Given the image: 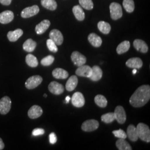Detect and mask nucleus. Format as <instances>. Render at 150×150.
<instances>
[{
  "label": "nucleus",
  "instance_id": "1",
  "mask_svg": "<svg viewBox=\"0 0 150 150\" xmlns=\"http://www.w3.org/2000/svg\"><path fill=\"white\" fill-rule=\"evenodd\" d=\"M150 99V86L148 85L139 87L129 98V103L134 107L144 106Z\"/></svg>",
  "mask_w": 150,
  "mask_h": 150
},
{
  "label": "nucleus",
  "instance_id": "2",
  "mask_svg": "<svg viewBox=\"0 0 150 150\" xmlns=\"http://www.w3.org/2000/svg\"><path fill=\"white\" fill-rule=\"evenodd\" d=\"M136 129L139 138L146 142H150V130L149 127L145 123H139L137 125Z\"/></svg>",
  "mask_w": 150,
  "mask_h": 150
},
{
  "label": "nucleus",
  "instance_id": "3",
  "mask_svg": "<svg viewBox=\"0 0 150 150\" xmlns=\"http://www.w3.org/2000/svg\"><path fill=\"white\" fill-rule=\"evenodd\" d=\"M110 10L111 17L113 20H117L122 16V7L118 3H111L110 5Z\"/></svg>",
  "mask_w": 150,
  "mask_h": 150
},
{
  "label": "nucleus",
  "instance_id": "4",
  "mask_svg": "<svg viewBox=\"0 0 150 150\" xmlns=\"http://www.w3.org/2000/svg\"><path fill=\"white\" fill-rule=\"evenodd\" d=\"M42 78L39 75L32 76L29 77L25 82V86L28 90H32L39 86L42 82Z\"/></svg>",
  "mask_w": 150,
  "mask_h": 150
},
{
  "label": "nucleus",
  "instance_id": "5",
  "mask_svg": "<svg viewBox=\"0 0 150 150\" xmlns=\"http://www.w3.org/2000/svg\"><path fill=\"white\" fill-rule=\"evenodd\" d=\"M11 100L9 97L5 96L0 100V113L6 115L9 112L11 107Z\"/></svg>",
  "mask_w": 150,
  "mask_h": 150
},
{
  "label": "nucleus",
  "instance_id": "6",
  "mask_svg": "<svg viewBox=\"0 0 150 150\" xmlns=\"http://www.w3.org/2000/svg\"><path fill=\"white\" fill-rule=\"evenodd\" d=\"M99 127V123L96 120H86L82 123L81 129L85 132L93 131L98 129Z\"/></svg>",
  "mask_w": 150,
  "mask_h": 150
},
{
  "label": "nucleus",
  "instance_id": "7",
  "mask_svg": "<svg viewBox=\"0 0 150 150\" xmlns=\"http://www.w3.org/2000/svg\"><path fill=\"white\" fill-rule=\"evenodd\" d=\"M71 102L75 107L78 108L83 107L85 103V97L82 93L80 92H76L72 95L71 98Z\"/></svg>",
  "mask_w": 150,
  "mask_h": 150
},
{
  "label": "nucleus",
  "instance_id": "8",
  "mask_svg": "<svg viewBox=\"0 0 150 150\" xmlns=\"http://www.w3.org/2000/svg\"><path fill=\"white\" fill-rule=\"evenodd\" d=\"M71 59L74 64L78 67L85 64L87 61L86 57L78 51L73 52L71 54Z\"/></svg>",
  "mask_w": 150,
  "mask_h": 150
},
{
  "label": "nucleus",
  "instance_id": "9",
  "mask_svg": "<svg viewBox=\"0 0 150 150\" xmlns=\"http://www.w3.org/2000/svg\"><path fill=\"white\" fill-rule=\"evenodd\" d=\"M114 114L115 116V120H117L118 123L123 124L126 120V112L121 106H118L115 108Z\"/></svg>",
  "mask_w": 150,
  "mask_h": 150
},
{
  "label": "nucleus",
  "instance_id": "10",
  "mask_svg": "<svg viewBox=\"0 0 150 150\" xmlns=\"http://www.w3.org/2000/svg\"><path fill=\"white\" fill-rule=\"evenodd\" d=\"M40 11V8L37 5H33L31 7H26L21 12V16L22 18H27L37 15Z\"/></svg>",
  "mask_w": 150,
  "mask_h": 150
},
{
  "label": "nucleus",
  "instance_id": "11",
  "mask_svg": "<svg viewBox=\"0 0 150 150\" xmlns=\"http://www.w3.org/2000/svg\"><path fill=\"white\" fill-rule=\"evenodd\" d=\"M50 38L57 45H61L64 42V36L59 30L54 29L49 34Z\"/></svg>",
  "mask_w": 150,
  "mask_h": 150
},
{
  "label": "nucleus",
  "instance_id": "12",
  "mask_svg": "<svg viewBox=\"0 0 150 150\" xmlns=\"http://www.w3.org/2000/svg\"><path fill=\"white\" fill-rule=\"evenodd\" d=\"M48 90L54 95H59L64 92V87L62 84L59 82L52 81L48 85Z\"/></svg>",
  "mask_w": 150,
  "mask_h": 150
},
{
  "label": "nucleus",
  "instance_id": "13",
  "mask_svg": "<svg viewBox=\"0 0 150 150\" xmlns=\"http://www.w3.org/2000/svg\"><path fill=\"white\" fill-rule=\"evenodd\" d=\"M76 74L81 77L90 78L92 74V67L88 65H82L76 70Z\"/></svg>",
  "mask_w": 150,
  "mask_h": 150
},
{
  "label": "nucleus",
  "instance_id": "14",
  "mask_svg": "<svg viewBox=\"0 0 150 150\" xmlns=\"http://www.w3.org/2000/svg\"><path fill=\"white\" fill-rule=\"evenodd\" d=\"M42 113L43 110L41 107L38 105H34L29 109L28 116L31 119H35L40 117Z\"/></svg>",
  "mask_w": 150,
  "mask_h": 150
},
{
  "label": "nucleus",
  "instance_id": "15",
  "mask_svg": "<svg viewBox=\"0 0 150 150\" xmlns=\"http://www.w3.org/2000/svg\"><path fill=\"white\" fill-rule=\"evenodd\" d=\"M14 18V14L11 11H5L0 13V23L7 24L11 22Z\"/></svg>",
  "mask_w": 150,
  "mask_h": 150
},
{
  "label": "nucleus",
  "instance_id": "16",
  "mask_svg": "<svg viewBox=\"0 0 150 150\" xmlns=\"http://www.w3.org/2000/svg\"><path fill=\"white\" fill-rule=\"evenodd\" d=\"M134 46L135 49L142 53H146L148 51L149 47L145 41L142 40L136 39L134 41Z\"/></svg>",
  "mask_w": 150,
  "mask_h": 150
},
{
  "label": "nucleus",
  "instance_id": "17",
  "mask_svg": "<svg viewBox=\"0 0 150 150\" xmlns=\"http://www.w3.org/2000/svg\"><path fill=\"white\" fill-rule=\"evenodd\" d=\"M126 64L129 68L140 69L143 65V62L139 57H133L128 59L126 62Z\"/></svg>",
  "mask_w": 150,
  "mask_h": 150
},
{
  "label": "nucleus",
  "instance_id": "18",
  "mask_svg": "<svg viewBox=\"0 0 150 150\" xmlns=\"http://www.w3.org/2000/svg\"><path fill=\"white\" fill-rule=\"evenodd\" d=\"M51 25L50 21L48 20H44L39 23L35 27V31L38 35H41L48 29Z\"/></svg>",
  "mask_w": 150,
  "mask_h": 150
},
{
  "label": "nucleus",
  "instance_id": "19",
  "mask_svg": "<svg viewBox=\"0 0 150 150\" xmlns=\"http://www.w3.org/2000/svg\"><path fill=\"white\" fill-rule=\"evenodd\" d=\"M89 42L95 47H99L102 45V39L95 33H91L88 36Z\"/></svg>",
  "mask_w": 150,
  "mask_h": 150
},
{
  "label": "nucleus",
  "instance_id": "20",
  "mask_svg": "<svg viewBox=\"0 0 150 150\" xmlns=\"http://www.w3.org/2000/svg\"><path fill=\"white\" fill-rule=\"evenodd\" d=\"M127 136L131 141L135 142L139 139V136L137 134L136 127L133 125H129L127 129Z\"/></svg>",
  "mask_w": 150,
  "mask_h": 150
},
{
  "label": "nucleus",
  "instance_id": "21",
  "mask_svg": "<svg viewBox=\"0 0 150 150\" xmlns=\"http://www.w3.org/2000/svg\"><path fill=\"white\" fill-rule=\"evenodd\" d=\"M102 77V71L101 69L98 66H94L92 67V74L90 77L93 81H98Z\"/></svg>",
  "mask_w": 150,
  "mask_h": 150
},
{
  "label": "nucleus",
  "instance_id": "22",
  "mask_svg": "<svg viewBox=\"0 0 150 150\" xmlns=\"http://www.w3.org/2000/svg\"><path fill=\"white\" fill-rule=\"evenodd\" d=\"M78 84V79L75 75L71 76L66 84V89L68 91H72L74 90Z\"/></svg>",
  "mask_w": 150,
  "mask_h": 150
},
{
  "label": "nucleus",
  "instance_id": "23",
  "mask_svg": "<svg viewBox=\"0 0 150 150\" xmlns=\"http://www.w3.org/2000/svg\"><path fill=\"white\" fill-rule=\"evenodd\" d=\"M52 76L57 79H66L69 76V73L64 69L56 68L52 71Z\"/></svg>",
  "mask_w": 150,
  "mask_h": 150
},
{
  "label": "nucleus",
  "instance_id": "24",
  "mask_svg": "<svg viewBox=\"0 0 150 150\" xmlns=\"http://www.w3.org/2000/svg\"><path fill=\"white\" fill-rule=\"evenodd\" d=\"M23 33L21 29L18 28L13 31H9L7 33V38L11 42H15L18 39L22 36Z\"/></svg>",
  "mask_w": 150,
  "mask_h": 150
},
{
  "label": "nucleus",
  "instance_id": "25",
  "mask_svg": "<svg viewBox=\"0 0 150 150\" xmlns=\"http://www.w3.org/2000/svg\"><path fill=\"white\" fill-rule=\"evenodd\" d=\"M72 11L75 15L76 18L79 21H83L85 18V12L83 11L82 8L80 6H75L73 8Z\"/></svg>",
  "mask_w": 150,
  "mask_h": 150
},
{
  "label": "nucleus",
  "instance_id": "26",
  "mask_svg": "<svg viewBox=\"0 0 150 150\" xmlns=\"http://www.w3.org/2000/svg\"><path fill=\"white\" fill-rule=\"evenodd\" d=\"M37 43L33 40L29 38L27 40L23 45V48L28 52H33L36 47Z\"/></svg>",
  "mask_w": 150,
  "mask_h": 150
},
{
  "label": "nucleus",
  "instance_id": "27",
  "mask_svg": "<svg viewBox=\"0 0 150 150\" xmlns=\"http://www.w3.org/2000/svg\"><path fill=\"white\" fill-rule=\"evenodd\" d=\"M116 146L119 150H132L129 142L123 139H119L116 142Z\"/></svg>",
  "mask_w": 150,
  "mask_h": 150
},
{
  "label": "nucleus",
  "instance_id": "28",
  "mask_svg": "<svg viewBox=\"0 0 150 150\" xmlns=\"http://www.w3.org/2000/svg\"><path fill=\"white\" fill-rule=\"evenodd\" d=\"M130 48V42L129 41H124L118 45L116 52L118 54H121L127 52Z\"/></svg>",
  "mask_w": 150,
  "mask_h": 150
},
{
  "label": "nucleus",
  "instance_id": "29",
  "mask_svg": "<svg viewBox=\"0 0 150 150\" xmlns=\"http://www.w3.org/2000/svg\"><path fill=\"white\" fill-rule=\"evenodd\" d=\"M41 3L43 7L51 11L55 10L57 7L55 0H41Z\"/></svg>",
  "mask_w": 150,
  "mask_h": 150
},
{
  "label": "nucleus",
  "instance_id": "30",
  "mask_svg": "<svg viewBox=\"0 0 150 150\" xmlns=\"http://www.w3.org/2000/svg\"><path fill=\"white\" fill-rule=\"evenodd\" d=\"M97 27L98 30L103 33V34H108L111 31V26L110 25L105 21H100L97 24Z\"/></svg>",
  "mask_w": 150,
  "mask_h": 150
},
{
  "label": "nucleus",
  "instance_id": "31",
  "mask_svg": "<svg viewBox=\"0 0 150 150\" xmlns=\"http://www.w3.org/2000/svg\"><path fill=\"white\" fill-rule=\"evenodd\" d=\"M26 62L31 67H36L38 64L37 58L32 54H28L26 57Z\"/></svg>",
  "mask_w": 150,
  "mask_h": 150
},
{
  "label": "nucleus",
  "instance_id": "32",
  "mask_svg": "<svg viewBox=\"0 0 150 150\" xmlns=\"http://www.w3.org/2000/svg\"><path fill=\"white\" fill-rule=\"evenodd\" d=\"M95 102L99 107L104 108L107 106V101L106 97L101 95H97L95 97Z\"/></svg>",
  "mask_w": 150,
  "mask_h": 150
},
{
  "label": "nucleus",
  "instance_id": "33",
  "mask_svg": "<svg viewBox=\"0 0 150 150\" xmlns=\"http://www.w3.org/2000/svg\"><path fill=\"white\" fill-rule=\"evenodd\" d=\"M123 6L125 10L129 13H131L134 11V0H123Z\"/></svg>",
  "mask_w": 150,
  "mask_h": 150
},
{
  "label": "nucleus",
  "instance_id": "34",
  "mask_svg": "<svg viewBox=\"0 0 150 150\" xmlns=\"http://www.w3.org/2000/svg\"><path fill=\"white\" fill-rule=\"evenodd\" d=\"M101 121L106 123H110L115 120V116L114 112H109L102 115Z\"/></svg>",
  "mask_w": 150,
  "mask_h": 150
},
{
  "label": "nucleus",
  "instance_id": "35",
  "mask_svg": "<svg viewBox=\"0 0 150 150\" xmlns=\"http://www.w3.org/2000/svg\"><path fill=\"white\" fill-rule=\"evenodd\" d=\"M81 6L87 10H91L93 8V3L92 0H79Z\"/></svg>",
  "mask_w": 150,
  "mask_h": 150
},
{
  "label": "nucleus",
  "instance_id": "36",
  "mask_svg": "<svg viewBox=\"0 0 150 150\" xmlns=\"http://www.w3.org/2000/svg\"><path fill=\"white\" fill-rule=\"evenodd\" d=\"M54 60V57L52 55H48L41 59V64L44 66H48L52 64Z\"/></svg>",
  "mask_w": 150,
  "mask_h": 150
},
{
  "label": "nucleus",
  "instance_id": "37",
  "mask_svg": "<svg viewBox=\"0 0 150 150\" xmlns=\"http://www.w3.org/2000/svg\"><path fill=\"white\" fill-rule=\"evenodd\" d=\"M48 50L54 53H56L58 51V48L57 47V45L51 39H48L46 42Z\"/></svg>",
  "mask_w": 150,
  "mask_h": 150
},
{
  "label": "nucleus",
  "instance_id": "38",
  "mask_svg": "<svg viewBox=\"0 0 150 150\" xmlns=\"http://www.w3.org/2000/svg\"><path fill=\"white\" fill-rule=\"evenodd\" d=\"M112 134L114 136L118 139H126L127 137V134H126L125 132L122 129H120L118 130H115L112 131Z\"/></svg>",
  "mask_w": 150,
  "mask_h": 150
},
{
  "label": "nucleus",
  "instance_id": "39",
  "mask_svg": "<svg viewBox=\"0 0 150 150\" xmlns=\"http://www.w3.org/2000/svg\"><path fill=\"white\" fill-rule=\"evenodd\" d=\"M45 134V130L42 129H34L32 131V134L34 136H40V135H42Z\"/></svg>",
  "mask_w": 150,
  "mask_h": 150
},
{
  "label": "nucleus",
  "instance_id": "40",
  "mask_svg": "<svg viewBox=\"0 0 150 150\" xmlns=\"http://www.w3.org/2000/svg\"><path fill=\"white\" fill-rule=\"evenodd\" d=\"M49 140L51 144H54L57 142V137L54 132L51 133L49 135Z\"/></svg>",
  "mask_w": 150,
  "mask_h": 150
},
{
  "label": "nucleus",
  "instance_id": "41",
  "mask_svg": "<svg viewBox=\"0 0 150 150\" xmlns=\"http://www.w3.org/2000/svg\"><path fill=\"white\" fill-rule=\"evenodd\" d=\"M11 2L12 0H0V3L4 5H10Z\"/></svg>",
  "mask_w": 150,
  "mask_h": 150
},
{
  "label": "nucleus",
  "instance_id": "42",
  "mask_svg": "<svg viewBox=\"0 0 150 150\" xmlns=\"http://www.w3.org/2000/svg\"><path fill=\"white\" fill-rule=\"evenodd\" d=\"M5 147V144L2 141V139L0 138V150H3Z\"/></svg>",
  "mask_w": 150,
  "mask_h": 150
},
{
  "label": "nucleus",
  "instance_id": "43",
  "mask_svg": "<svg viewBox=\"0 0 150 150\" xmlns=\"http://www.w3.org/2000/svg\"><path fill=\"white\" fill-rule=\"evenodd\" d=\"M70 96H67L66 97V101H65V102L66 103H68L69 102V101H70Z\"/></svg>",
  "mask_w": 150,
  "mask_h": 150
},
{
  "label": "nucleus",
  "instance_id": "44",
  "mask_svg": "<svg viewBox=\"0 0 150 150\" xmlns=\"http://www.w3.org/2000/svg\"><path fill=\"white\" fill-rule=\"evenodd\" d=\"M136 72H137V70H136V69H134V70L132 71L133 74H135L136 73Z\"/></svg>",
  "mask_w": 150,
  "mask_h": 150
},
{
  "label": "nucleus",
  "instance_id": "45",
  "mask_svg": "<svg viewBox=\"0 0 150 150\" xmlns=\"http://www.w3.org/2000/svg\"><path fill=\"white\" fill-rule=\"evenodd\" d=\"M43 96L45 97H47V95L46 94H44V95H43Z\"/></svg>",
  "mask_w": 150,
  "mask_h": 150
}]
</instances>
